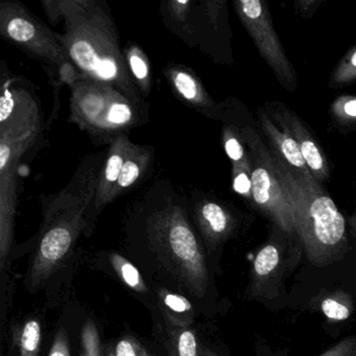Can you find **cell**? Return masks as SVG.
Instances as JSON below:
<instances>
[{"label":"cell","mask_w":356,"mask_h":356,"mask_svg":"<svg viewBox=\"0 0 356 356\" xmlns=\"http://www.w3.org/2000/svg\"><path fill=\"white\" fill-rule=\"evenodd\" d=\"M159 297L162 305L168 310V318L170 324L183 326L182 322L185 318H191L193 306L186 298L164 289L160 293Z\"/></svg>","instance_id":"603a6c76"},{"label":"cell","mask_w":356,"mask_h":356,"mask_svg":"<svg viewBox=\"0 0 356 356\" xmlns=\"http://www.w3.org/2000/svg\"><path fill=\"white\" fill-rule=\"evenodd\" d=\"M200 356H218L211 350L208 349L206 347H201V355Z\"/></svg>","instance_id":"836d02e7"},{"label":"cell","mask_w":356,"mask_h":356,"mask_svg":"<svg viewBox=\"0 0 356 356\" xmlns=\"http://www.w3.org/2000/svg\"><path fill=\"white\" fill-rule=\"evenodd\" d=\"M174 92L193 109L210 120H222V108L206 90L197 76L185 66L168 65L163 70Z\"/></svg>","instance_id":"4fadbf2b"},{"label":"cell","mask_w":356,"mask_h":356,"mask_svg":"<svg viewBox=\"0 0 356 356\" xmlns=\"http://www.w3.org/2000/svg\"><path fill=\"white\" fill-rule=\"evenodd\" d=\"M134 206L133 218L166 270L195 297L207 291L208 270L201 243L189 218L191 200L170 181L147 188Z\"/></svg>","instance_id":"7a4b0ae2"},{"label":"cell","mask_w":356,"mask_h":356,"mask_svg":"<svg viewBox=\"0 0 356 356\" xmlns=\"http://www.w3.org/2000/svg\"><path fill=\"white\" fill-rule=\"evenodd\" d=\"M70 120L99 143H111L149 122L147 106H139L105 83L81 79L72 86Z\"/></svg>","instance_id":"8992f818"},{"label":"cell","mask_w":356,"mask_h":356,"mask_svg":"<svg viewBox=\"0 0 356 356\" xmlns=\"http://www.w3.org/2000/svg\"><path fill=\"white\" fill-rule=\"evenodd\" d=\"M41 325L32 318L16 325L12 330L9 356H38L41 345Z\"/></svg>","instance_id":"e0dca14e"},{"label":"cell","mask_w":356,"mask_h":356,"mask_svg":"<svg viewBox=\"0 0 356 356\" xmlns=\"http://www.w3.org/2000/svg\"><path fill=\"white\" fill-rule=\"evenodd\" d=\"M0 97V268L6 272L13 243L18 176L26 154L42 135V114L35 95L15 81L3 80Z\"/></svg>","instance_id":"277c9868"},{"label":"cell","mask_w":356,"mask_h":356,"mask_svg":"<svg viewBox=\"0 0 356 356\" xmlns=\"http://www.w3.org/2000/svg\"><path fill=\"white\" fill-rule=\"evenodd\" d=\"M356 83V44L345 54L337 64L329 79L332 89L345 88Z\"/></svg>","instance_id":"7402d4cb"},{"label":"cell","mask_w":356,"mask_h":356,"mask_svg":"<svg viewBox=\"0 0 356 356\" xmlns=\"http://www.w3.org/2000/svg\"><path fill=\"white\" fill-rule=\"evenodd\" d=\"M272 232L266 245L256 254L252 268V281L249 291L251 296L262 295L266 289L280 280L284 272V250L297 235H289L276 225H270Z\"/></svg>","instance_id":"7c38bea8"},{"label":"cell","mask_w":356,"mask_h":356,"mask_svg":"<svg viewBox=\"0 0 356 356\" xmlns=\"http://www.w3.org/2000/svg\"><path fill=\"white\" fill-rule=\"evenodd\" d=\"M320 356H356V337H346Z\"/></svg>","instance_id":"f546056e"},{"label":"cell","mask_w":356,"mask_h":356,"mask_svg":"<svg viewBox=\"0 0 356 356\" xmlns=\"http://www.w3.org/2000/svg\"><path fill=\"white\" fill-rule=\"evenodd\" d=\"M348 235L351 237L352 241L356 245V211L348 218Z\"/></svg>","instance_id":"d6a6232c"},{"label":"cell","mask_w":356,"mask_h":356,"mask_svg":"<svg viewBox=\"0 0 356 356\" xmlns=\"http://www.w3.org/2000/svg\"><path fill=\"white\" fill-rule=\"evenodd\" d=\"M191 212L206 245L220 247L238 230L241 216L228 203L207 193H193Z\"/></svg>","instance_id":"8fae6325"},{"label":"cell","mask_w":356,"mask_h":356,"mask_svg":"<svg viewBox=\"0 0 356 356\" xmlns=\"http://www.w3.org/2000/svg\"><path fill=\"white\" fill-rule=\"evenodd\" d=\"M107 153L87 156L68 184L43 200V222L29 274L33 291L42 286L72 253L79 237L92 226L91 213Z\"/></svg>","instance_id":"3957f363"},{"label":"cell","mask_w":356,"mask_h":356,"mask_svg":"<svg viewBox=\"0 0 356 356\" xmlns=\"http://www.w3.org/2000/svg\"><path fill=\"white\" fill-rule=\"evenodd\" d=\"M0 35L31 57L42 62L45 68L57 70L60 81L65 84L72 86L80 78L57 34L22 3H1Z\"/></svg>","instance_id":"52a82bcc"},{"label":"cell","mask_w":356,"mask_h":356,"mask_svg":"<svg viewBox=\"0 0 356 356\" xmlns=\"http://www.w3.org/2000/svg\"><path fill=\"white\" fill-rule=\"evenodd\" d=\"M111 264L114 270L124 284L138 293H145L147 291L145 280L141 276L136 266H133L129 260L122 257L120 254H113L111 256Z\"/></svg>","instance_id":"d4e9b609"},{"label":"cell","mask_w":356,"mask_h":356,"mask_svg":"<svg viewBox=\"0 0 356 356\" xmlns=\"http://www.w3.org/2000/svg\"><path fill=\"white\" fill-rule=\"evenodd\" d=\"M129 72L141 95H149L152 90L151 65L145 51L135 44L124 51Z\"/></svg>","instance_id":"ac0fdd59"},{"label":"cell","mask_w":356,"mask_h":356,"mask_svg":"<svg viewBox=\"0 0 356 356\" xmlns=\"http://www.w3.org/2000/svg\"><path fill=\"white\" fill-rule=\"evenodd\" d=\"M132 141L127 135H122L110 143L105 163L101 172L95 204H93L91 224H93L101 212L114 201V191H115L122 166L128 157Z\"/></svg>","instance_id":"9a60e30c"},{"label":"cell","mask_w":356,"mask_h":356,"mask_svg":"<svg viewBox=\"0 0 356 356\" xmlns=\"http://www.w3.org/2000/svg\"><path fill=\"white\" fill-rule=\"evenodd\" d=\"M51 24L62 22L57 34L83 79L105 83L139 106H147L129 72L120 34L103 0H43Z\"/></svg>","instance_id":"6da1fadb"},{"label":"cell","mask_w":356,"mask_h":356,"mask_svg":"<svg viewBox=\"0 0 356 356\" xmlns=\"http://www.w3.org/2000/svg\"><path fill=\"white\" fill-rule=\"evenodd\" d=\"M112 356H152L135 337H126L114 346Z\"/></svg>","instance_id":"83f0119b"},{"label":"cell","mask_w":356,"mask_h":356,"mask_svg":"<svg viewBox=\"0 0 356 356\" xmlns=\"http://www.w3.org/2000/svg\"><path fill=\"white\" fill-rule=\"evenodd\" d=\"M168 349L172 356H200L201 347L195 332L184 326L170 324L168 332Z\"/></svg>","instance_id":"ffe728a7"},{"label":"cell","mask_w":356,"mask_h":356,"mask_svg":"<svg viewBox=\"0 0 356 356\" xmlns=\"http://www.w3.org/2000/svg\"><path fill=\"white\" fill-rule=\"evenodd\" d=\"M323 314L332 321H345L350 316V308L334 298H326L321 304Z\"/></svg>","instance_id":"f1b7e54d"},{"label":"cell","mask_w":356,"mask_h":356,"mask_svg":"<svg viewBox=\"0 0 356 356\" xmlns=\"http://www.w3.org/2000/svg\"><path fill=\"white\" fill-rule=\"evenodd\" d=\"M264 108L278 126L291 133L307 164L310 174L318 184L324 186L325 183L331 178L330 164L320 141L310 127L282 102H266Z\"/></svg>","instance_id":"30bf717a"},{"label":"cell","mask_w":356,"mask_h":356,"mask_svg":"<svg viewBox=\"0 0 356 356\" xmlns=\"http://www.w3.org/2000/svg\"><path fill=\"white\" fill-rule=\"evenodd\" d=\"M355 208H356V197H355Z\"/></svg>","instance_id":"e575fe53"},{"label":"cell","mask_w":356,"mask_h":356,"mask_svg":"<svg viewBox=\"0 0 356 356\" xmlns=\"http://www.w3.org/2000/svg\"><path fill=\"white\" fill-rule=\"evenodd\" d=\"M275 170L291 200L296 235L306 257L316 266L343 258L348 250L347 220L323 185L272 154Z\"/></svg>","instance_id":"5b68a950"},{"label":"cell","mask_w":356,"mask_h":356,"mask_svg":"<svg viewBox=\"0 0 356 356\" xmlns=\"http://www.w3.org/2000/svg\"><path fill=\"white\" fill-rule=\"evenodd\" d=\"M222 140L225 152L230 159L232 166L251 168L249 151L243 143L241 130L232 124H224L222 130Z\"/></svg>","instance_id":"d6986e66"},{"label":"cell","mask_w":356,"mask_h":356,"mask_svg":"<svg viewBox=\"0 0 356 356\" xmlns=\"http://www.w3.org/2000/svg\"><path fill=\"white\" fill-rule=\"evenodd\" d=\"M233 6L237 17L279 84L289 92H295L297 72L275 30L268 3L262 0H235Z\"/></svg>","instance_id":"9c48e42d"},{"label":"cell","mask_w":356,"mask_h":356,"mask_svg":"<svg viewBox=\"0 0 356 356\" xmlns=\"http://www.w3.org/2000/svg\"><path fill=\"white\" fill-rule=\"evenodd\" d=\"M256 118L258 129H260L259 132L264 134L270 153L280 158L287 165L300 174L312 176L299 147L291 133L286 129L278 126L264 107L257 108Z\"/></svg>","instance_id":"5bb4252c"},{"label":"cell","mask_w":356,"mask_h":356,"mask_svg":"<svg viewBox=\"0 0 356 356\" xmlns=\"http://www.w3.org/2000/svg\"><path fill=\"white\" fill-rule=\"evenodd\" d=\"M322 3V0H298L293 3V8L302 17L312 18Z\"/></svg>","instance_id":"1f68e13d"},{"label":"cell","mask_w":356,"mask_h":356,"mask_svg":"<svg viewBox=\"0 0 356 356\" xmlns=\"http://www.w3.org/2000/svg\"><path fill=\"white\" fill-rule=\"evenodd\" d=\"M81 356H101V337L92 321H87L81 333Z\"/></svg>","instance_id":"484cf974"},{"label":"cell","mask_w":356,"mask_h":356,"mask_svg":"<svg viewBox=\"0 0 356 356\" xmlns=\"http://www.w3.org/2000/svg\"><path fill=\"white\" fill-rule=\"evenodd\" d=\"M331 120L341 132L356 128V97L343 95L334 99L330 106Z\"/></svg>","instance_id":"44dd1931"},{"label":"cell","mask_w":356,"mask_h":356,"mask_svg":"<svg viewBox=\"0 0 356 356\" xmlns=\"http://www.w3.org/2000/svg\"><path fill=\"white\" fill-rule=\"evenodd\" d=\"M153 162L154 149L152 147L132 143L114 191L113 200L140 184L151 170Z\"/></svg>","instance_id":"2e32d148"},{"label":"cell","mask_w":356,"mask_h":356,"mask_svg":"<svg viewBox=\"0 0 356 356\" xmlns=\"http://www.w3.org/2000/svg\"><path fill=\"white\" fill-rule=\"evenodd\" d=\"M247 145L251 163L253 204L252 207L289 235H296L291 200L275 170L272 153L259 129H239Z\"/></svg>","instance_id":"ba28073f"},{"label":"cell","mask_w":356,"mask_h":356,"mask_svg":"<svg viewBox=\"0 0 356 356\" xmlns=\"http://www.w3.org/2000/svg\"><path fill=\"white\" fill-rule=\"evenodd\" d=\"M166 9L164 19L168 26H178L175 32L191 33L189 18L193 12V3L188 0H172L165 3Z\"/></svg>","instance_id":"cb8c5ba5"},{"label":"cell","mask_w":356,"mask_h":356,"mask_svg":"<svg viewBox=\"0 0 356 356\" xmlns=\"http://www.w3.org/2000/svg\"><path fill=\"white\" fill-rule=\"evenodd\" d=\"M232 186L235 193L252 206L253 185H252L251 168L232 166Z\"/></svg>","instance_id":"4316f807"},{"label":"cell","mask_w":356,"mask_h":356,"mask_svg":"<svg viewBox=\"0 0 356 356\" xmlns=\"http://www.w3.org/2000/svg\"><path fill=\"white\" fill-rule=\"evenodd\" d=\"M49 356H70V339L65 329L58 331Z\"/></svg>","instance_id":"4dcf8cb0"}]
</instances>
